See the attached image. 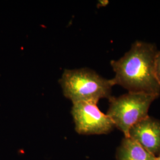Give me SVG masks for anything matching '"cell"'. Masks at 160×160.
<instances>
[{
    "label": "cell",
    "instance_id": "cell-2",
    "mask_svg": "<svg viewBox=\"0 0 160 160\" xmlns=\"http://www.w3.org/2000/svg\"><path fill=\"white\" fill-rule=\"evenodd\" d=\"M59 83L63 95L72 103H97L102 98L109 99L112 87L115 86L113 79L104 78L88 68L65 69Z\"/></svg>",
    "mask_w": 160,
    "mask_h": 160
},
{
    "label": "cell",
    "instance_id": "cell-4",
    "mask_svg": "<svg viewBox=\"0 0 160 160\" xmlns=\"http://www.w3.org/2000/svg\"><path fill=\"white\" fill-rule=\"evenodd\" d=\"M71 113L75 131L81 135L108 134L115 128L109 116L103 113L94 102L73 103Z\"/></svg>",
    "mask_w": 160,
    "mask_h": 160
},
{
    "label": "cell",
    "instance_id": "cell-6",
    "mask_svg": "<svg viewBox=\"0 0 160 160\" xmlns=\"http://www.w3.org/2000/svg\"><path fill=\"white\" fill-rule=\"evenodd\" d=\"M117 160H155L156 157L130 137H125L117 149Z\"/></svg>",
    "mask_w": 160,
    "mask_h": 160
},
{
    "label": "cell",
    "instance_id": "cell-7",
    "mask_svg": "<svg viewBox=\"0 0 160 160\" xmlns=\"http://www.w3.org/2000/svg\"><path fill=\"white\" fill-rule=\"evenodd\" d=\"M155 73L159 84L160 85V51H158L156 59H155Z\"/></svg>",
    "mask_w": 160,
    "mask_h": 160
},
{
    "label": "cell",
    "instance_id": "cell-8",
    "mask_svg": "<svg viewBox=\"0 0 160 160\" xmlns=\"http://www.w3.org/2000/svg\"><path fill=\"white\" fill-rule=\"evenodd\" d=\"M160 160V154L158 157H156V160Z\"/></svg>",
    "mask_w": 160,
    "mask_h": 160
},
{
    "label": "cell",
    "instance_id": "cell-5",
    "mask_svg": "<svg viewBox=\"0 0 160 160\" xmlns=\"http://www.w3.org/2000/svg\"><path fill=\"white\" fill-rule=\"evenodd\" d=\"M128 137L155 157L160 154V120L148 116L132 127Z\"/></svg>",
    "mask_w": 160,
    "mask_h": 160
},
{
    "label": "cell",
    "instance_id": "cell-1",
    "mask_svg": "<svg viewBox=\"0 0 160 160\" xmlns=\"http://www.w3.org/2000/svg\"><path fill=\"white\" fill-rule=\"evenodd\" d=\"M156 45L142 41L135 42L129 51L110 64L115 73V85L128 92L160 95V85L155 73Z\"/></svg>",
    "mask_w": 160,
    "mask_h": 160
},
{
    "label": "cell",
    "instance_id": "cell-3",
    "mask_svg": "<svg viewBox=\"0 0 160 160\" xmlns=\"http://www.w3.org/2000/svg\"><path fill=\"white\" fill-rule=\"evenodd\" d=\"M159 95L128 92L119 97H110L107 115L114 126L128 137L132 126L148 116L149 107Z\"/></svg>",
    "mask_w": 160,
    "mask_h": 160
}]
</instances>
